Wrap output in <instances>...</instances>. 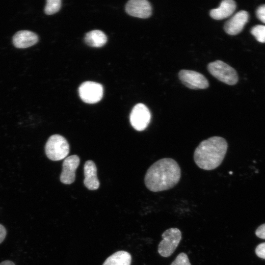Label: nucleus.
Instances as JSON below:
<instances>
[{
  "instance_id": "obj_19",
  "label": "nucleus",
  "mask_w": 265,
  "mask_h": 265,
  "mask_svg": "<svg viewBox=\"0 0 265 265\" xmlns=\"http://www.w3.org/2000/svg\"><path fill=\"white\" fill-rule=\"evenodd\" d=\"M170 265H191L187 255L184 252L180 253Z\"/></svg>"
},
{
  "instance_id": "obj_7",
  "label": "nucleus",
  "mask_w": 265,
  "mask_h": 265,
  "mask_svg": "<svg viewBox=\"0 0 265 265\" xmlns=\"http://www.w3.org/2000/svg\"><path fill=\"white\" fill-rule=\"evenodd\" d=\"M151 120V113L144 104L138 103L132 109L130 121L132 127L136 131H141L148 126Z\"/></svg>"
},
{
  "instance_id": "obj_21",
  "label": "nucleus",
  "mask_w": 265,
  "mask_h": 265,
  "mask_svg": "<svg viewBox=\"0 0 265 265\" xmlns=\"http://www.w3.org/2000/svg\"><path fill=\"white\" fill-rule=\"evenodd\" d=\"M255 253L259 258L265 259V242L260 243L257 246Z\"/></svg>"
},
{
  "instance_id": "obj_5",
  "label": "nucleus",
  "mask_w": 265,
  "mask_h": 265,
  "mask_svg": "<svg viewBox=\"0 0 265 265\" xmlns=\"http://www.w3.org/2000/svg\"><path fill=\"white\" fill-rule=\"evenodd\" d=\"M162 239L158 245V253L163 257L170 256L178 246L181 238L182 233L177 228H171L162 234Z\"/></svg>"
},
{
  "instance_id": "obj_6",
  "label": "nucleus",
  "mask_w": 265,
  "mask_h": 265,
  "mask_svg": "<svg viewBox=\"0 0 265 265\" xmlns=\"http://www.w3.org/2000/svg\"><path fill=\"white\" fill-rule=\"evenodd\" d=\"M79 93L80 99L84 102L90 104H95L102 99L103 87L100 83L87 81L80 85Z\"/></svg>"
},
{
  "instance_id": "obj_22",
  "label": "nucleus",
  "mask_w": 265,
  "mask_h": 265,
  "mask_svg": "<svg viewBox=\"0 0 265 265\" xmlns=\"http://www.w3.org/2000/svg\"><path fill=\"white\" fill-rule=\"evenodd\" d=\"M255 234L258 238L265 239V223L260 225L257 229Z\"/></svg>"
},
{
  "instance_id": "obj_24",
  "label": "nucleus",
  "mask_w": 265,
  "mask_h": 265,
  "mask_svg": "<svg viewBox=\"0 0 265 265\" xmlns=\"http://www.w3.org/2000/svg\"><path fill=\"white\" fill-rule=\"evenodd\" d=\"M0 265H15L13 262L10 260H5L0 263Z\"/></svg>"
},
{
  "instance_id": "obj_1",
  "label": "nucleus",
  "mask_w": 265,
  "mask_h": 265,
  "mask_svg": "<svg viewBox=\"0 0 265 265\" xmlns=\"http://www.w3.org/2000/svg\"><path fill=\"white\" fill-rule=\"evenodd\" d=\"M181 168L174 159L163 158L154 163L148 169L144 178L146 187L153 192L171 189L179 182Z\"/></svg>"
},
{
  "instance_id": "obj_13",
  "label": "nucleus",
  "mask_w": 265,
  "mask_h": 265,
  "mask_svg": "<svg viewBox=\"0 0 265 265\" xmlns=\"http://www.w3.org/2000/svg\"><path fill=\"white\" fill-rule=\"evenodd\" d=\"M38 37L35 33L28 30L18 31L13 37V43L18 48H26L35 44Z\"/></svg>"
},
{
  "instance_id": "obj_10",
  "label": "nucleus",
  "mask_w": 265,
  "mask_h": 265,
  "mask_svg": "<svg viewBox=\"0 0 265 265\" xmlns=\"http://www.w3.org/2000/svg\"><path fill=\"white\" fill-rule=\"evenodd\" d=\"M248 20V12L245 10L239 11L225 23L224 30L229 35H237L242 30Z\"/></svg>"
},
{
  "instance_id": "obj_8",
  "label": "nucleus",
  "mask_w": 265,
  "mask_h": 265,
  "mask_svg": "<svg viewBox=\"0 0 265 265\" xmlns=\"http://www.w3.org/2000/svg\"><path fill=\"white\" fill-rule=\"evenodd\" d=\"M179 78L187 87L192 89H205L209 87L207 79L197 72L182 70L179 73Z\"/></svg>"
},
{
  "instance_id": "obj_4",
  "label": "nucleus",
  "mask_w": 265,
  "mask_h": 265,
  "mask_svg": "<svg viewBox=\"0 0 265 265\" xmlns=\"http://www.w3.org/2000/svg\"><path fill=\"white\" fill-rule=\"evenodd\" d=\"M209 72L219 80L229 85H234L238 81L236 71L221 60L211 62L208 66Z\"/></svg>"
},
{
  "instance_id": "obj_20",
  "label": "nucleus",
  "mask_w": 265,
  "mask_h": 265,
  "mask_svg": "<svg viewBox=\"0 0 265 265\" xmlns=\"http://www.w3.org/2000/svg\"><path fill=\"white\" fill-rule=\"evenodd\" d=\"M256 14L258 19L265 24V4L259 6L256 10Z\"/></svg>"
},
{
  "instance_id": "obj_11",
  "label": "nucleus",
  "mask_w": 265,
  "mask_h": 265,
  "mask_svg": "<svg viewBox=\"0 0 265 265\" xmlns=\"http://www.w3.org/2000/svg\"><path fill=\"white\" fill-rule=\"evenodd\" d=\"M80 164V158L77 155L66 158L62 164V170L60 180L64 184L69 185L75 180V172Z\"/></svg>"
},
{
  "instance_id": "obj_15",
  "label": "nucleus",
  "mask_w": 265,
  "mask_h": 265,
  "mask_svg": "<svg viewBox=\"0 0 265 265\" xmlns=\"http://www.w3.org/2000/svg\"><path fill=\"white\" fill-rule=\"evenodd\" d=\"M85 43L93 47H101L107 42L106 35L101 30H94L87 33L84 37Z\"/></svg>"
},
{
  "instance_id": "obj_14",
  "label": "nucleus",
  "mask_w": 265,
  "mask_h": 265,
  "mask_svg": "<svg viewBox=\"0 0 265 265\" xmlns=\"http://www.w3.org/2000/svg\"><path fill=\"white\" fill-rule=\"evenodd\" d=\"M236 8V3L233 0H224L221 1L217 8L210 11V16L215 20H222L231 16Z\"/></svg>"
},
{
  "instance_id": "obj_17",
  "label": "nucleus",
  "mask_w": 265,
  "mask_h": 265,
  "mask_svg": "<svg viewBox=\"0 0 265 265\" xmlns=\"http://www.w3.org/2000/svg\"><path fill=\"white\" fill-rule=\"evenodd\" d=\"M45 7L44 11L46 14L52 15L57 12L60 8L61 1L60 0H48Z\"/></svg>"
},
{
  "instance_id": "obj_3",
  "label": "nucleus",
  "mask_w": 265,
  "mask_h": 265,
  "mask_svg": "<svg viewBox=\"0 0 265 265\" xmlns=\"http://www.w3.org/2000/svg\"><path fill=\"white\" fill-rule=\"evenodd\" d=\"M69 145L67 140L59 134L51 136L45 145L46 156L54 161L65 158L69 153Z\"/></svg>"
},
{
  "instance_id": "obj_16",
  "label": "nucleus",
  "mask_w": 265,
  "mask_h": 265,
  "mask_svg": "<svg viewBox=\"0 0 265 265\" xmlns=\"http://www.w3.org/2000/svg\"><path fill=\"white\" fill-rule=\"evenodd\" d=\"M131 254L125 251H119L108 257L103 265H131Z\"/></svg>"
},
{
  "instance_id": "obj_12",
  "label": "nucleus",
  "mask_w": 265,
  "mask_h": 265,
  "mask_svg": "<svg viewBox=\"0 0 265 265\" xmlns=\"http://www.w3.org/2000/svg\"><path fill=\"white\" fill-rule=\"evenodd\" d=\"M84 184L89 190L97 189L100 183L97 178V168L95 163L92 160H87L84 165Z\"/></svg>"
},
{
  "instance_id": "obj_2",
  "label": "nucleus",
  "mask_w": 265,
  "mask_h": 265,
  "mask_svg": "<svg viewBox=\"0 0 265 265\" xmlns=\"http://www.w3.org/2000/svg\"><path fill=\"white\" fill-rule=\"evenodd\" d=\"M228 149L225 138L214 136L203 140L196 147L193 158L196 164L201 169L211 170L222 162Z\"/></svg>"
},
{
  "instance_id": "obj_23",
  "label": "nucleus",
  "mask_w": 265,
  "mask_h": 265,
  "mask_svg": "<svg viewBox=\"0 0 265 265\" xmlns=\"http://www.w3.org/2000/svg\"><path fill=\"white\" fill-rule=\"evenodd\" d=\"M7 231L5 228L0 224V243H1L5 239Z\"/></svg>"
},
{
  "instance_id": "obj_18",
  "label": "nucleus",
  "mask_w": 265,
  "mask_h": 265,
  "mask_svg": "<svg viewBox=\"0 0 265 265\" xmlns=\"http://www.w3.org/2000/svg\"><path fill=\"white\" fill-rule=\"evenodd\" d=\"M251 33L258 42L265 43V26L259 25L254 26L251 29Z\"/></svg>"
},
{
  "instance_id": "obj_9",
  "label": "nucleus",
  "mask_w": 265,
  "mask_h": 265,
  "mask_svg": "<svg viewBox=\"0 0 265 265\" xmlns=\"http://www.w3.org/2000/svg\"><path fill=\"white\" fill-rule=\"evenodd\" d=\"M126 12L130 15L139 18H147L152 13V6L146 0H131L125 6Z\"/></svg>"
}]
</instances>
